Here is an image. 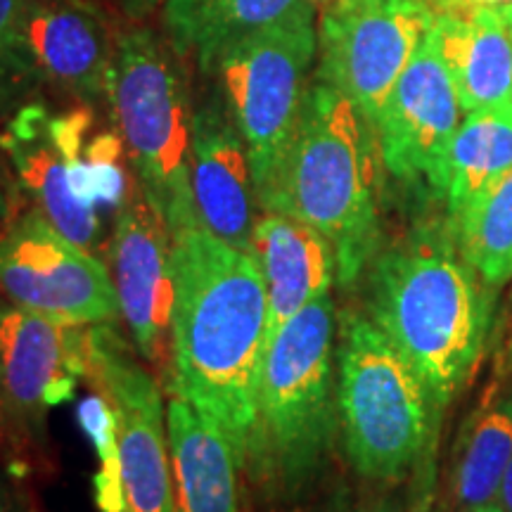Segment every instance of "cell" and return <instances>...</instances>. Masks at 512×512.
<instances>
[{"instance_id":"7402d4cb","label":"cell","mask_w":512,"mask_h":512,"mask_svg":"<svg viewBox=\"0 0 512 512\" xmlns=\"http://www.w3.org/2000/svg\"><path fill=\"white\" fill-rule=\"evenodd\" d=\"M512 171V105L467 112L446 155L444 200L448 221Z\"/></svg>"},{"instance_id":"d4e9b609","label":"cell","mask_w":512,"mask_h":512,"mask_svg":"<svg viewBox=\"0 0 512 512\" xmlns=\"http://www.w3.org/2000/svg\"><path fill=\"white\" fill-rule=\"evenodd\" d=\"M316 512H403L401 503L387 494H356L339 491Z\"/></svg>"},{"instance_id":"cb8c5ba5","label":"cell","mask_w":512,"mask_h":512,"mask_svg":"<svg viewBox=\"0 0 512 512\" xmlns=\"http://www.w3.org/2000/svg\"><path fill=\"white\" fill-rule=\"evenodd\" d=\"M19 8L22 0H0V124L27 105V95L36 88L19 53Z\"/></svg>"},{"instance_id":"e575fe53","label":"cell","mask_w":512,"mask_h":512,"mask_svg":"<svg viewBox=\"0 0 512 512\" xmlns=\"http://www.w3.org/2000/svg\"><path fill=\"white\" fill-rule=\"evenodd\" d=\"M510 361H512V339H510Z\"/></svg>"},{"instance_id":"d6a6232c","label":"cell","mask_w":512,"mask_h":512,"mask_svg":"<svg viewBox=\"0 0 512 512\" xmlns=\"http://www.w3.org/2000/svg\"><path fill=\"white\" fill-rule=\"evenodd\" d=\"M3 422H8V420H5V411H3V399H0V427H3Z\"/></svg>"},{"instance_id":"836d02e7","label":"cell","mask_w":512,"mask_h":512,"mask_svg":"<svg viewBox=\"0 0 512 512\" xmlns=\"http://www.w3.org/2000/svg\"><path fill=\"white\" fill-rule=\"evenodd\" d=\"M325 3H330V0H316V5L320 8V5H325Z\"/></svg>"},{"instance_id":"f546056e","label":"cell","mask_w":512,"mask_h":512,"mask_svg":"<svg viewBox=\"0 0 512 512\" xmlns=\"http://www.w3.org/2000/svg\"><path fill=\"white\" fill-rule=\"evenodd\" d=\"M12 216V209H10V200L8 195H5V188H3V181H0V221H8Z\"/></svg>"},{"instance_id":"7c38bea8","label":"cell","mask_w":512,"mask_h":512,"mask_svg":"<svg viewBox=\"0 0 512 512\" xmlns=\"http://www.w3.org/2000/svg\"><path fill=\"white\" fill-rule=\"evenodd\" d=\"M91 363V328L0 302V399L5 420L41 432L72 399Z\"/></svg>"},{"instance_id":"ffe728a7","label":"cell","mask_w":512,"mask_h":512,"mask_svg":"<svg viewBox=\"0 0 512 512\" xmlns=\"http://www.w3.org/2000/svg\"><path fill=\"white\" fill-rule=\"evenodd\" d=\"M311 5L316 0H164L159 19L171 50L207 76L226 50Z\"/></svg>"},{"instance_id":"5bb4252c","label":"cell","mask_w":512,"mask_h":512,"mask_svg":"<svg viewBox=\"0 0 512 512\" xmlns=\"http://www.w3.org/2000/svg\"><path fill=\"white\" fill-rule=\"evenodd\" d=\"M169 226L147 202L138 183L124 197L114 216L110 242L112 280L119 294L121 318L138 354L159 361L171 332L174 311V261Z\"/></svg>"},{"instance_id":"f1b7e54d","label":"cell","mask_w":512,"mask_h":512,"mask_svg":"<svg viewBox=\"0 0 512 512\" xmlns=\"http://www.w3.org/2000/svg\"><path fill=\"white\" fill-rule=\"evenodd\" d=\"M0 512H17L15 503H12V498L8 494V489H5L3 479H0Z\"/></svg>"},{"instance_id":"8992f818","label":"cell","mask_w":512,"mask_h":512,"mask_svg":"<svg viewBox=\"0 0 512 512\" xmlns=\"http://www.w3.org/2000/svg\"><path fill=\"white\" fill-rule=\"evenodd\" d=\"M337 413L344 451L373 482H401L427 451L437 425L430 394L389 337L363 313L342 318Z\"/></svg>"},{"instance_id":"484cf974","label":"cell","mask_w":512,"mask_h":512,"mask_svg":"<svg viewBox=\"0 0 512 512\" xmlns=\"http://www.w3.org/2000/svg\"><path fill=\"white\" fill-rule=\"evenodd\" d=\"M432 15L437 12H460V10H505L512 8V0H422Z\"/></svg>"},{"instance_id":"52a82bcc","label":"cell","mask_w":512,"mask_h":512,"mask_svg":"<svg viewBox=\"0 0 512 512\" xmlns=\"http://www.w3.org/2000/svg\"><path fill=\"white\" fill-rule=\"evenodd\" d=\"M316 8L226 50L207 74L245 140L261 211L271 209L318 55Z\"/></svg>"},{"instance_id":"8fae6325","label":"cell","mask_w":512,"mask_h":512,"mask_svg":"<svg viewBox=\"0 0 512 512\" xmlns=\"http://www.w3.org/2000/svg\"><path fill=\"white\" fill-rule=\"evenodd\" d=\"M88 124V112L60 117L41 102H27L3 124L0 150L8 155L34 209L62 235L95 254L100 245L98 197L81 157Z\"/></svg>"},{"instance_id":"277c9868","label":"cell","mask_w":512,"mask_h":512,"mask_svg":"<svg viewBox=\"0 0 512 512\" xmlns=\"http://www.w3.org/2000/svg\"><path fill=\"white\" fill-rule=\"evenodd\" d=\"M335 304L311 302L268 339L245 472L261 501L290 505L318 477L337 427Z\"/></svg>"},{"instance_id":"5b68a950","label":"cell","mask_w":512,"mask_h":512,"mask_svg":"<svg viewBox=\"0 0 512 512\" xmlns=\"http://www.w3.org/2000/svg\"><path fill=\"white\" fill-rule=\"evenodd\" d=\"M183 62L157 31H121L107 95L138 188L171 238L200 226L190 178L195 102Z\"/></svg>"},{"instance_id":"4316f807","label":"cell","mask_w":512,"mask_h":512,"mask_svg":"<svg viewBox=\"0 0 512 512\" xmlns=\"http://www.w3.org/2000/svg\"><path fill=\"white\" fill-rule=\"evenodd\" d=\"M164 5V0H119V8L131 19H145L152 12H157Z\"/></svg>"},{"instance_id":"e0dca14e","label":"cell","mask_w":512,"mask_h":512,"mask_svg":"<svg viewBox=\"0 0 512 512\" xmlns=\"http://www.w3.org/2000/svg\"><path fill=\"white\" fill-rule=\"evenodd\" d=\"M252 254L268 299V339L311 302L330 294L337 278L335 249L316 228L287 214L264 211L254 226Z\"/></svg>"},{"instance_id":"1f68e13d","label":"cell","mask_w":512,"mask_h":512,"mask_svg":"<svg viewBox=\"0 0 512 512\" xmlns=\"http://www.w3.org/2000/svg\"><path fill=\"white\" fill-rule=\"evenodd\" d=\"M501 15H503V19H505V24H508L510 36H512V8H505V10H501Z\"/></svg>"},{"instance_id":"83f0119b","label":"cell","mask_w":512,"mask_h":512,"mask_svg":"<svg viewBox=\"0 0 512 512\" xmlns=\"http://www.w3.org/2000/svg\"><path fill=\"white\" fill-rule=\"evenodd\" d=\"M496 503L503 512H512V460H510L508 470H505V475H503V482H501V489H498Z\"/></svg>"},{"instance_id":"3957f363","label":"cell","mask_w":512,"mask_h":512,"mask_svg":"<svg viewBox=\"0 0 512 512\" xmlns=\"http://www.w3.org/2000/svg\"><path fill=\"white\" fill-rule=\"evenodd\" d=\"M382 155L370 119L323 81L306 86L297 131L271 214L316 228L335 249L337 280L351 285L382 247Z\"/></svg>"},{"instance_id":"2e32d148","label":"cell","mask_w":512,"mask_h":512,"mask_svg":"<svg viewBox=\"0 0 512 512\" xmlns=\"http://www.w3.org/2000/svg\"><path fill=\"white\" fill-rule=\"evenodd\" d=\"M192 197L207 233L252 254L259 221L254 176L245 140L221 93L211 88L192 110Z\"/></svg>"},{"instance_id":"4fadbf2b","label":"cell","mask_w":512,"mask_h":512,"mask_svg":"<svg viewBox=\"0 0 512 512\" xmlns=\"http://www.w3.org/2000/svg\"><path fill=\"white\" fill-rule=\"evenodd\" d=\"M463 119L456 86L425 34L384 102L375 131L384 171L406 185L444 197L446 155Z\"/></svg>"},{"instance_id":"4dcf8cb0","label":"cell","mask_w":512,"mask_h":512,"mask_svg":"<svg viewBox=\"0 0 512 512\" xmlns=\"http://www.w3.org/2000/svg\"><path fill=\"white\" fill-rule=\"evenodd\" d=\"M472 512H503V510L498 508V503H489V505H482V508H477Z\"/></svg>"},{"instance_id":"603a6c76","label":"cell","mask_w":512,"mask_h":512,"mask_svg":"<svg viewBox=\"0 0 512 512\" xmlns=\"http://www.w3.org/2000/svg\"><path fill=\"white\" fill-rule=\"evenodd\" d=\"M460 254L491 290L512 280V171L451 221Z\"/></svg>"},{"instance_id":"6da1fadb","label":"cell","mask_w":512,"mask_h":512,"mask_svg":"<svg viewBox=\"0 0 512 512\" xmlns=\"http://www.w3.org/2000/svg\"><path fill=\"white\" fill-rule=\"evenodd\" d=\"M171 240L174 392L226 434L245 472L268 344L264 275L254 254L202 226Z\"/></svg>"},{"instance_id":"ba28073f","label":"cell","mask_w":512,"mask_h":512,"mask_svg":"<svg viewBox=\"0 0 512 512\" xmlns=\"http://www.w3.org/2000/svg\"><path fill=\"white\" fill-rule=\"evenodd\" d=\"M430 22L422 0H330L320 5L316 79L347 95L375 126Z\"/></svg>"},{"instance_id":"d6986e66","label":"cell","mask_w":512,"mask_h":512,"mask_svg":"<svg viewBox=\"0 0 512 512\" xmlns=\"http://www.w3.org/2000/svg\"><path fill=\"white\" fill-rule=\"evenodd\" d=\"M176 512H245L240 460L207 415L174 396L166 408Z\"/></svg>"},{"instance_id":"7a4b0ae2","label":"cell","mask_w":512,"mask_h":512,"mask_svg":"<svg viewBox=\"0 0 512 512\" xmlns=\"http://www.w3.org/2000/svg\"><path fill=\"white\" fill-rule=\"evenodd\" d=\"M368 273V318L411 363L439 418L482 361L494 290L463 259L448 216L382 245Z\"/></svg>"},{"instance_id":"ac0fdd59","label":"cell","mask_w":512,"mask_h":512,"mask_svg":"<svg viewBox=\"0 0 512 512\" xmlns=\"http://www.w3.org/2000/svg\"><path fill=\"white\" fill-rule=\"evenodd\" d=\"M427 36L456 86L463 114L512 105V36L501 10L437 12Z\"/></svg>"},{"instance_id":"44dd1931","label":"cell","mask_w":512,"mask_h":512,"mask_svg":"<svg viewBox=\"0 0 512 512\" xmlns=\"http://www.w3.org/2000/svg\"><path fill=\"white\" fill-rule=\"evenodd\" d=\"M510 460L512 380L491 387L460 427L448 470L453 512H472L496 503Z\"/></svg>"},{"instance_id":"9a60e30c","label":"cell","mask_w":512,"mask_h":512,"mask_svg":"<svg viewBox=\"0 0 512 512\" xmlns=\"http://www.w3.org/2000/svg\"><path fill=\"white\" fill-rule=\"evenodd\" d=\"M17 43L34 86L46 83L83 105L110 95L114 43L93 3L22 0Z\"/></svg>"},{"instance_id":"30bf717a","label":"cell","mask_w":512,"mask_h":512,"mask_svg":"<svg viewBox=\"0 0 512 512\" xmlns=\"http://www.w3.org/2000/svg\"><path fill=\"white\" fill-rule=\"evenodd\" d=\"M0 290L17 306L64 323L100 325L121 318L107 266L34 207L0 221Z\"/></svg>"},{"instance_id":"9c48e42d","label":"cell","mask_w":512,"mask_h":512,"mask_svg":"<svg viewBox=\"0 0 512 512\" xmlns=\"http://www.w3.org/2000/svg\"><path fill=\"white\" fill-rule=\"evenodd\" d=\"M88 377L114 418L121 512H176L162 392L114 323L91 328Z\"/></svg>"}]
</instances>
